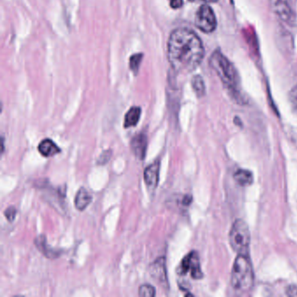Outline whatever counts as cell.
Here are the masks:
<instances>
[{"instance_id": "13", "label": "cell", "mask_w": 297, "mask_h": 297, "mask_svg": "<svg viewBox=\"0 0 297 297\" xmlns=\"http://www.w3.org/2000/svg\"><path fill=\"white\" fill-rule=\"evenodd\" d=\"M92 195L85 188H81L76 193L74 206L78 211H84L92 202Z\"/></svg>"}, {"instance_id": "21", "label": "cell", "mask_w": 297, "mask_h": 297, "mask_svg": "<svg viewBox=\"0 0 297 297\" xmlns=\"http://www.w3.org/2000/svg\"><path fill=\"white\" fill-rule=\"evenodd\" d=\"M4 214L6 216V219L8 220L9 222H12L14 221L16 218V214H17V209L14 206H10L9 208H6Z\"/></svg>"}, {"instance_id": "5", "label": "cell", "mask_w": 297, "mask_h": 297, "mask_svg": "<svg viewBox=\"0 0 297 297\" xmlns=\"http://www.w3.org/2000/svg\"><path fill=\"white\" fill-rule=\"evenodd\" d=\"M195 26L205 33H211L216 29V17L210 6L208 5L200 6L195 15Z\"/></svg>"}, {"instance_id": "23", "label": "cell", "mask_w": 297, "mask_h": 297, "mask_svg": "<svg viewBox=\"0 0 297 297\" xmlns=\"http://www.w3.org/2000/svg\"><path fill=\"white\" fill-rule=\"evenodd\" d=\"M183 0H170V6L173 9H179L183 6Z\"/></svg>"}, {"instance_id": "8", "label": "cell", "mask_w": 297, "mask_h": 297, "mask_svg": "<svg viewBox=\"0 0 297 297\" xmlns=\"http://www.w3.org/2000/svg\"><path fill=\"white\" fill-rule=\"evenodd\" d=\"M161 162L159 159L149 165L144 171V181L149 192H154L159 184Z\"/></svg>"}, {"instance_id": "4", "label": "cell", "mask_w": 297, "mask_h": 297, "mask_svg": "<svg viewBox=\"0 0 297 297\" xmlns=\"http://www.w3.org/2000/svg\"><path fill=\"white\" fill-rule=\"evenodd\" d=\"M229 243L237 254L249 255L250 232L243 220H236L233 223L229 232Z\"/></svg>"}, {"instance_id": "22", "label": "cell", "mask_w": 297, "mask_h": 297, "mask_svg": "<svg viewBox=\"0 0 297 297\" xmlns=\"http://www.w3.org/2000/svg\"><path fill=\"white\" fill-rule=\"evenodd\" d=\"M286 294L289 296L297 297V286L290 285L286 289Z\"/></svg>"}, {"instance_id": "7", "label": "cell", "mask_w": 297, "mask_h": 297, "mask_svg": "<svg viewBox=\"0 0 297 297\" xmlns=\"http://www.w3.org/2000/svg\"><path fill=\"white\" fill-rule=\"evenodd\" d=\"M149 273L153 279L162 284L164 287L168 285V274H167V268H166V258L164 256L159 257L156 259L149 268Z\"/></svg>"}, {"instance_id": "18", "label": "cell", "mask_w": 297, "mask_h": 297, "mask_svg": "<svg viewBox=\"0 0 297 297\" xmlns=\"http://www.w3.org/2000/svg\"><path fill=\"white\" fill-rule=\"evenodd\" d=\"M156 290L153 286L150 284H142L138 288V295L142 297L155 296Z\"/></svg>"}, {"instance_id": "14", "label": "cell", "mask_w": 297, "mask_h": 297, "mask_svg": "<svg viewBox=\"0 0 297 297\" xmlns=\"http://www.w3.org/2000/svg\"><path fill=\"white\" fill-rule=\"evenodd\" d=\"M142 115V108L140 107H132L125 115L124 127H135L138 124V121Z\"/></svg>"}, {"instance_id": "16", "label": "cell", "mask_w": 297, "mask_h": 297, "mask_svg": "<svg viewBox=\"0 0 297 297\" xmlns=\"http://www.w3.org/2000/svg\"><path fill=\"white\" fill-rule=\"evenodd\" d=\"M192 87H193V91L195 92L197 97L202 98L205 95V84H204V81L201 76L196 75L193 77V80H192Z\"/></svg>"}, {"instance_id": "2", "label": "cell", "mask_w": 297, "mask_h": 297, "mask_svg": "<svg viewBox=\"0 0 297 297\" xmlns=\"http://www.w3.org/2000/svg\"><path fill=\"white\" fill-rule=\"evenodd\" d=\"M209 64L216 72L231 98L238 104H246V98L240 86L239 74L233 63L221 51L216 50L211 55Z\"/></svg>"}, {"instance_id": "20", "label": "cell", "mask_w": 297, "mask_h": 297, "mask_svg": "<svg viewBox=\"0 0 297 297\" xmlns=\"http://www.w3.org/2000/svg\"><path fill=\"white\" fill-rule=\"evenodd\" d=\"M112 154H113V152H112L111 149L105 150L103 153H101V155L98 156L97 163H98V165L107 164V162H109L110 158H111Z\"/></svg>"}, {"instance_id": "9", "label": "cell", "mask_w": 297, "mask_h": 297, "mask_svg": "<svg viewBox=\"0 0 297 297\" xmlns=\"http://www.w3.org/2000/svg\"><path fill=\"white\" fill-rule=\"evenodd\" d=\"M130 147L133 154L140 160H144L147 149V136L144 133L133 136L130 142Z\"/></svg>"}, {"instance_id": "11", "label": "cell", "mask_w": 297, "mask_h": 297, "mask_svg": "<svg viewBox=\"0 0 297 297\" xmlns=\"http://www.w3.org/2000/svg\"><path fill=\"white\" fill-rule=\"evenodd\" d=\"M274 10L277 16L284 22L291 23L294 21V13L289 4L284 0H274Z\"/></svg>"}, {"instance_id": "1", "label": "cell", "mask_w": 297, "mask_h": 297, "mask_svg": "<svg viewBox=\"0 0 297 297\" xmlns=\"http://www.w3.org/2000/svg\"><path fill=\"white\" fill-rule=\"evenodd\" d=\"M204 58V47L199 36L188 28L171 32L168 41V60L177 72H191Z\"/></svg>"}, {"instance_id": "17", "label": "cell", "mask_w": 297, "mask_h": 297, "mask_svg": "<svg viewBox=\"0 0 297 297\" xmlns=\"http://www.w3.org/2000/svg\"><path fill=\"white\" fill-rule=\"evenodd\" d=\"M142 58H143V54L142 53H137V54L131 56V58H130V69L132 70L135 74H137V72H138Z\"/></svg>"}, {"instance_id": "19", "label": "cell", "mask_w": 297, "mask_h": 297, "mask_svg": "<svg viewBox=\"0 0 297 297\" xmlns=\"http://www.w3.org/2000/svg\"><path fill=\"white\" fill-rule=\"evenodd\" d=\"M289 102L292 109L297 114V85H295L289 92Z\"/></svg>"}, {"instance_id": "3", "label": "cell", "mask_w": 297, "mask_h": 297, "mask_svg": "<svg viewBox=\"0 0 297 297\" xmlns=\"http://www.w3.org/2000/svg\"><path fill=\"white\" fill-rule=\"evenodd\" d=\"M254 274L249 255L238 254L231 273V286L234 291L248 293L254 286Z\"/></svg>"}, {"instance_id": "6", "label": "cell", "mask_w": 297, "mask_h": 297, "mask_svg": "<svg viewBox=\"0 0 297 297\" xmlns=\"http://www.w3.org/2000/svg\"><path fill=\"white\" fill-rule=\"evenodd\" d=\"M188 272H190L191 276L195 280L201 279L203 276L200 265L199 255L195 251L187 254L182 259V263L177 268V273L181 275H185L188 274Z\"/></svg>"}, {"instance_id": "24", "label": "cell", "mask_w": 297, "mask_h": 297, "mask_svg": "<svg viewBox=\"0 0 297 297\" xmlns=\"http://www.w3.org/2000/svg\"><path fill=\"white\" fill-rule=\"evenodd\" d=\"M190 1H203V2H207V3H216L218 0H190Z\"/></svg>"}, {"instance_id": "25", "label": "cell", "mask_w": 297, "mask_h": 297, "mask_svg": "<svg viewBox=\"0 0 297 297\" xmlns=\"http://www.w3.org/2000/svg\"><path fill=\"white\" fill-rule=\"evenodd\" d=\"M4 140H5V138H2V153H4V144H5V143H4Z\"/></svg>"}, {"instance_id": "12", "label": "cell", "mask_w": 297, "mask_h": 297, "mask_svg": "<svg viewBox=\"0 0 297 297\" xmlns=\"http://www.w3.org/2000/svg\"><path fill=\"white\" fill-rule=\"evenodd\" d=\"M38 149L41 155L46 158H51L61 152V148L50 138L43 140L38 145Z\"/></svg>"}, {"instance_id": "15", "label": "cell", "mask_w": 297, "mask_h": 297, "mask_svg": "<svg viewBox=\"0 0 297 297\" xmlns=\"http://www.w3.org/2000/svg\"><path fill=\"white\" fill-rule=\"evenodd\" d=\"M234 179L238 184L246 187L251 185L254 182V176L250 171L239 169L234 174Z\"/></svg>"}, {"instance_id": "10", "label": "cell", "mask_w": 297, "mask_h": 297, "mask_svg": "<svg viewBox=\"0 0 297 297\" xmlns=\"http://www.w3.org/2000/svg\"><path fill=\"white\" fill-rule=\"evenodd\" d=\"M34 245L37 247L38 251L48 259H56L61 256V250L54 249L51 246L48 245L46 237L44 234H41L34 240Z\"/></svg>"}]
</instances>
